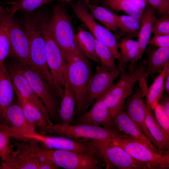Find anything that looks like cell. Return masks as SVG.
Returning <instances> with one entry per match:
<instances>
[{"label": "cell", "instance_id": "1", "mask_svg": "<svg viewBox=\"0 0 169 169\" xmlns=\"http://www.w3.org/2000/svg\"><path fill=\"white\" fill-rule=\"evenodd\" d=\"M50 24L52 34L66 62L83 54L77 44L72 17L59 1L54 9Z\"/></svg>", "mask_w": 169, "mask_h": 169}, {"label": "cell", "instance_id": "2", "mask_svg": "<svg viewBox=\"0 0 169 169\" xmlns=\"http://www.w3.org/2000/svg\"><path fill=\"white\" fill-rule=\"evenodd\" d=\"M43 134L65 137L76 141L92 140L113 141L125 136L115 128L86 124L48 125L42 131Z\"/></svg>", "mask_w": 169, "mask_h": 169}, {"label": "cell", "instance_id": "3", "mask_svg": "<svg viewBox=\"0 0 169 169\" xmlns=\"http://www.w3.org/2000/svg\"><path fill=\"white\" fill-rule=\"evenodd\" d=\"M13 62L27 80L34 92L47 109L52 121L60 124L59 97L54 88L26 63L15 59Z\"/></svg>", "mask_w": 169, "mask_h": 169}, {"label": "cell", "instance_id": "4", "mask_svg": "<svg viewBox=\"0 0 169 169\" xmlns=\"http://www.w3.org/2000/svg\"><path fill=\"white\" fill-rule=\"evenodd\" d=\"M22 25L29 42V55L27 64L54 87L47 62L45 40L33 17H25Z\"/></svg>", "mask_w": 169, "mask_h": 169}, {"label": "cell", "instance_id": "5", "mask_svg": "<svg viewBox=\"0 0 169 169\" xmlns=\"http://www.w3.org/2000/svg\"><path fill=\"white\" fill-rule=\"evenodd\" d=\"M38 27L45 40L47 62L52 82L61 99L64 93V69L66 62L52 34L50 22L47 20L42 21L38 23Z\"/></svg>", "mask_w": 169, "mask_h": 169}, {"label": "cell", "instance_id": "6", "mask_svg": "<svg viewBox=\"0 0 169 169\" xmlns=\"http://www.w3.org/2000/svg\"><path fill=\"white\" fill-rule=\"evenodd\" d=\"M66 65L68 82L76 100L74 118L86 111L85 94L92 75V68L90 63L83 54L66 62Z\"/></svg>", "mask_w": 169, "mask_h": 169}, {"label": "cell", "instance_id": "7", "mask_svg": "<svg viewBox=\"0 0 169 169\" xmlns=\"http://www.w3.org/2000/svg\"><path fill=\"white\" fill-rule=\"evenodd\" d=\"M86 141L95 149L106 169H147L112 141Z\"/></svg>", "mask_w": 169, "mask_h": 169}, {"label": "cell", "instance_id": "8", "mask_svg": "<svg viewBox=\"0 0 169 169\" xmlns=\"http://www.w3.org/2000/svg\"><path fill=\"white\" fill-rule=\"evenodd\" d=\"M112 142L124 149L147 169H169V153L161 154L153 152L140 142L127 136Z\"/></svg>", "mask_w": 169, "mask_h": 169}, {"label": "cell", "instance_id": "9", "mask_svg": "<svg viewBox=\"0 0 169 169\" xmlns=\"http://www.w3.org/2000/svg\"><path fill=\"white\" fill-rule=\"evenodd\" d=\"M45 148L47 153L59 168L65 169H100L105 168L104 163L98 154Z\"/></svg>", "mask_w": 169, "mask_h": 169}, {"label": "cell", "instance_id": "10", "mask_svg": "<svg viewBox=\"0 0 169 169\" xmlns=\"http://www.w3.org/2000/svg\"><path fill=\"white\" fill-rule=\"evenodd\" d=\"M120 68L119 80L103 96V100L109 110L113 122L116 114L124 109L125 100L133 92L137 82L131 70L128 69L126 71L124 68Z\"/></svg>", "mask_w": 169, "mask_h": 169}, {"label": "cell", "instance_id": "11", "mask_svg": "<svg viewBox=\"0 0 169 169\" xmlns=\"http://www.w3.org/2000/svg\"><path fill=\"white\" fill-rule=\"evenodd\" d=\"M79 18L90 31L95 38L107 47L115 59L120 58L118 43L111 31L98 23L90 14L83 0H78L72 5Z\"/></svg>", "mask_w": 169, "mask_h": 169}, {"label": "cell", "instance_id": "12", "mask_svg": "<svg viewBox=\"0 0 169 169\" xmlns=\"http://www.w3.org/2000/svg\"><path fill=\"white\" fill-rule=\"evenodd\" d=\"M19 139L34 140L41 144L43 146L50 149L97 154L94 147L86 141H76L64 136H51L37 131L23 134L20 137Z\"/></svg>", "mask_w": 169, "mask_h": 169}, {"label": "cell", "instance_id": "13", "mask_svg": "<svg viewBox=\"0 0 169 169\" xmlns=\"http://www.w3.org/2000/svg\"><path fill=\"white\" fill-rule=\"evenodd\" d=\"M120 68L108 69L98 66L92 75L86 90L85 107L86 111L98 98L104 95L114 84V81L119 75Z\"/></svg>", "mask_w": 169, "mask_h": 169}, {"label": "cell", "instance_id": "14", "mask_svg": "<svg viewBox=\"0 0 169 169\" xmlns=\"http://www.w3.org/2000/svg\"><path fill=\"white\" fill-rule=\"evenodd\" d=\"M18 143L9 159L2 161L1 169H38V153L41 146L38 142Z\"/></svg>", "mask_w": 169, "mask_h": 169}, {"label": "cell", "instance_id": "15", "mask_svg": "<svg viewBox=\"0 0 169 169\" xmlns=\"http://www.w3.org/2000/svg\"><path fill=\"white\" fill-rule=\"evenodd\" d=\"M2 121L9 125L0 122V129L7 132L11 137L19 139L23 134L37 131L36 128L26 119L17 101L13 102L5 110Z\"/></svg>", "mask_w": 169, "mask_h": 169}, {"label": "cell", "instance_id": "16", "mask_svg": "<svg viewBox=\"0 0 169 169\" xmlns=\"http://www.w3.org/2000/svg\"><path fill=\"white\" fill-rule=\"evenodd\" d=\"M8 34L10 44L8 56L27 63L29 55V42L23 25L8 15Z\"/></svg>", "mask_w": 169, "mask_h": 169}, {"label": "cell", "instance_id": "17", "mask_svg": "<svg viewBox=\"0 0 169 169\" xmlns=\"http://www.w3.org/2000/svg\"><path fill=\"white\" fill-rule=\"evenodd\" d=\"M6 67L14 91L37 107L45 117L49 125L53 124V123L46 107L34 92L27 80L13 61L8 64Z\"/></svg>", "mask_w": 169, "mask_h": 169}, {"label": "cell", "instance_id": "18", "mask_svg": "<svg viewBox=\"0 0 169 169\" xmlns=\"http://www.w3.org/2000/svg\"><path fill=\"white\" fill-rule=\"evenodd\" d=\"M124 108L126 113L138 126L141 132L158 148L156 142L146 125V105L141 97V91L139 87L133 90L131 94L126 98Z\"/></svg>", "mask_w": 169, "mask_h": 169}, {"label": "cell", "instance_id": "19", "mask_svg": "<svg viewBox=\"0 0 169 169\" xmlns=\"http://www.w3.org/2000/svg\"><path fill=\"white\" fill-rule=\"evenodd\" d=\"M103 95L94 102L88 110L74 118L71 124H86L115 128L109 110L103 100Z\"/></svg>", "mask_w": 169, "mask_h": 169}, {"label": "cell", "instance_id": "20", "mask_svg": "<svg viewBox=\"0 0 169 169\" xmlns=\"http://www.w3.org/2000/svg\"><path fill=\"white\" fill-rule=\"evenodd\" d=\"M113 123L114 128L119 131L140 142L153 152L161 154L169 153L162 151L156 146L141 132L124 109L116 114Z\"/></svg>", "mask_w": 169, "mask_h": 169}, {"label": "cell", "instance_id": "21", "mask_svg": "<svg viewBox=\"0 0 169 169\" xmlns=\"http://www.w3.org/2000/svg\"><path fill=\"white\" fill-rule=\"evenodd\" d=\"M65 83L63 95L61 99L59 115L61 123L64 125L71 124L74 117L76 100L74 94L69 84L67 74V65L64 69Z\"/></svg>", "mask_w": 169, "mask_h": 169}, {"label": "cell", "instance_id": "22", "mask_svg": "<svg viewBox=\"0 0 169 169\" xmlns=\"http://www.w3.org/2000/svg\"><path fill=\"white\" fill-rule=\"evenodd\" d=\"M157 18L155 10L150 5H146L143 14L141 27L138 37L140 48L135 63L142 59L151 39L153 26Z\"/></svg>", "mask_w": 169, "mask_h": 169}, {"label": "cell", "instance_id": "23", "mask_svg": "<svg viewBox=\"0 0 169 169\" xmlns=\"http://www.w3.org/2000/svg\"><path fill=\"white\" fill-rule=\"evenodd\" d=\"M147 55V59L143 60L142 62L145 66L148 76L153 78L169 63V47H159L149 52Z\"/></svg>", "mask_w": 169, "mask_h": 169}, {"label": "cell", "instance_id": "24", "mask_svg": "<svg viewBox=\"0 0 169 169\" xmlns=\"http://www.w3.org/2000/svg\"><path fill=\"white\" fill-rule=\"evenodd\" d=\"M15 92L5 64L0 66V120L5 110L13 102Z\"/></svg>", "mask_w": 169, "mask_h": 169}, {"label": "cell", "instance_id": "25", "mask_svg": "<svg viewBox=\"0 0 169 169\" xmlns=\"http://www.w3.org/2000/svg\"><path fill=\"white\" fill-rule=\"evenodd\" d=\"M91 16L110 31L119 29L118 15L107 8L92 3L90 0H83Z\"/></svg>", "mask_w": 169, "mask_h": 169}, {"label": "cell", "instance_id": "26", "mask_svg": "<svg viewBox=\"0 0 169 169\" xmlns=\"http://www.w3.org/2000/svg\"><path fill=\"white\" fill-rule=\"evenodd\" d=\"M145 123L151 135L157 144L158 148L162 151L169 152V134L157 123L153 112L147 106Z\"/></svg>", "mask_w": 169, "mask_h": 169}, {"label": "cell", "instance_id": "27", "mask_svg": "<svg viewBox=\"0 0 169 169\" xmlns=\"http://www.w3.org/2000/svg\"><path fill=\"white\" fill-rule=\"evenodd\" d=\"M17 101L21 105L28 121L36 129L41 131L49 125L43 114L35 106L15 91Z\"/></svg>", "mask_w": 169, "mask_h": 169}, {"label": "cell", "instance_id": "28", "mask_svg": "<svg viewBox=\"0 0 169 169\" xmlns=\"http://www.w3.org/2000/svg\"><path fill=\"white\" fill-rule=\"evenodd\" d=\"M169 73V63L166 64L161 71L154 78L153 83L149 87L146 97V105L152 112L155 107L162 96L164 90V79Z\"/></svg>", "mask_w": 169, "mask_h": 169}, {"label": "cell", "instance_id": "29", "mask_svg": "<svg viewBox=\"0 0 169 169\" xmlns=\"http://www.w3.org/2000/svg\"><path fill=\"white\" fill-rule=\"evenodd\" d=\"M118 47L120 50L119 67L125 68L128 63H135L140 48L138 41L129 37H124L118 43Z\"/></svg>", "mask_w": 169, "mask_h": 169}, {"label": "cell", "instance_id": "30", "mask_svg": "<svg viewBox=\"0 0 169 169\" xmlns=\"http://www.w3.org/2000/svg\"><path fill=\"white\" fill-rule=\"evenodd\" d=\"M76 36L78 47L82 53L90 59L100 63L95 52V38L92 33L79 27Z\"/></svg>", "mask_w": 169, "mask_h": 169}, {"label": "cell", "instance_id": "31", "mask_svg": "<svg viewBox=\"0 0 169 169\" xmlns=\"http://www.w3.org/2000/svg\"><path fill=\"white\" fill-rule=\"evenodd\" d=\"M120 35L131 38L138 37L141 25V20L129 15L118 16Z\"/></svg>", "mask_w": 169, "mask_h": 169}, {"label": "cell", "instance_id": "32", "mask_svg": "<svg viewBox=\"0 0 169 169\" xmlns=\"http://www.w3.org/2000/svg\"><path fill=\"white\" fill-rule=\"evenodd\" d=\"M55 0H16L7 2L8 6L5 9L8 15L13 17L18 11L32 12L44 5Z\"/></svg>", "mask_w": 169, "mask_h": 169}, {"label": "cell", "instance_id": "33", "mask_svg": "<svg viewBox=\"0 0 169 169\" xmlns=\"http://www.w3.org/2000/svg\"><path fill=\"white\" fill-rule=\"evenodd\" d=\"M105 3L113 11H122L141 20L144 11L127 0H105Z\"/></svg>", "mask_w": 169, "mask_h": 169}, {"label": "cell", "instance_id": "34", "mask_svg": "<svg viewBox=\"0 0 169 169\" xmlns=\"http://www.w3.org/2000/svg\"><path fill=\"white\" fill-rule=\"evenodd\" d=\"M95 52L101 68L113 69L117 67L115 63V59L110 49L95 38Z\"/></svg>", "mask_w": 169, "mask_h": 169}, {"label": "cell", "instance_id": "35", "mask_svg": "<svg viewBox=\"0 0 169 169\" xmlns=\"http://www.w3.org/2000/svg\"><path fill=\"white\" fill-rule=\"evenodd\" d=\"M8 23V14L0 25V66L5 64V60L8 56L10 51Z\"/></svg>", "mask_w": 169, "mask_h": 169}, {"label": "cell", "instance_id": "36", "mask_svg": "<svg viewBox=\"0 0 169 169\" xmlns=\"http://www.w3.org/2000/svg\"><path fill=\"white\" fill-rule=\"evenodd\" d=\"M127 68L132 71L135 76L137 81L139 82L141 91V97H146L149 87L147 84L148 76L146 72L145 65L141 62L138 65H136L135 63L130 64Z\"/></svg>", "mask_w": 169, "mask_h": 169}, {"label": "cell", "instance_id": "37", "mask_svg": "<svg viewBox=\"0 0 169 169\" xmlns=\"http://www.w3.org/2000/svg\"><path fill=\"white\" fill-rule=\"evenodd\" d=\"M10 137L7 132L0 129V158L2 161L8 160L13 151L10 143Z\"/></svg>", "mask_w": 169, "mask_h": 169}, {"label": "cell", "instance_id": "38", "mask_svg": "<svg viewBox=\"0 0 169 169\" xmlns=\"http://www.w3.org/2000/svg\"><path fill=\"white\" fill-rule=\"evenodd\" d=\"M165 13L160 18H157L152 29L154 36L158 35H169V15Z\"/></svg>", "mask_w": 169, "mask_h": 169}, {"label": "cell", "instance_id": "39", "mask_svg": "<svg viewBox=\"0 0 169 169\" xmlns=\"http://www.w3.org/2000/svg\"><path fill=\"white\" fill-rule=\"evenodd\" d=\"M38 169H57L59 167L48 155L45 147H40L38 153Z\"/></svg>", "mask_w": 169, "mask_h": 169}, {"label": "cell", "instance_id": "40", "mask_svg": "<svg viewBox=\"0 0 169 169\" xmlns=\"http://www.w3.org/2000/svg\"><path fill=\"white\" fill-rule=\"evenodd\" d=\"M153 111L157 123L169 134V116L166 113L162 106L158 103L155 107Z\"/></svg>", "mask_w": 169, "mask_h": 169}, {"label": "cell", "instance_id": "41", "mask_svg": "<svg viewBox=\"0 0 169 169\" xmlns=\"http://www.w3.org/2000/svg\"><path fill=\"white\" fill-rule=\"evenodd\" d=\"M150 5L158 14L162 16L169 14V0H146Z\"/></svg>", "mask_w": 169, "mask_h": 169}, {"label": "cell", "instance_id": "42", "mask_svg": "<svg viewBox=\"0 0 169 169\" xmlns=\"http://www.w3.org/2000/svg\"><path fill=\"white\" fill-rule=\"evenodd\" d=\"M148 44L159 47H169V35H154L151 39Z\"/></svg>", "mask_w": 169, "mask_h": 169}, {"label": "cell", "instance_id": "43", "mask_svg": "<svg viewBox=\"0 0 169 169\" xmlns=\"http://www.w3.org/2000/svg\"><path fill=\"white\" fill-rule=\"evenodd\" d=\"M158 103L162 106L166 113L169 116V94L166 93V94H163Z\"/></svg>", "mask_w": 169, "mask_h": 169}, {"label": "cell", "instance_id": "44", "mask_svg": "<svg viewBox=\"0 0 169 169\" xmlns=\"http://www.w3.org/2000/svg\"><path fill=\"white\" fill-rule=\"evenodd\" d=\"M141 9L144 11L147 2L146 0H127Z\"/></svg>", "mask_w": 169, "mask_h": 169}, {"label": "cell", "instance_id": "45", "mask_svg": "<svg viewBox=\"0 0 169 169\" xmlns=\"http://www.w3.org/2000/svg\"><path fill=\"white\" fill-rule=\"evenodd\" d=\"M164 90L166 93H169V73L166 76L164 83Z\"/></svg>", "mask_w": 169, "mask_h": 169}, {"label": "cell", "instance_id": "46", "mask_svg": "<svg viewBox=\"0 0 169 169\" xmlns=\"http://www.w3.org/2000/svg\"><path fill=\"white\" fill-rule=\"evenodd\" d=\"M5 9L2 7L0 8V25L8 14Z\"/></svg>", "mask_w": 169, "mask_h": 169}, {"label": "cell", "instance_id": "47", "mask_svg": "<svg viewBox=\"0 0 169 169\" xmlns=\"http://www.w3.org/2000/svg\"><path fill=\"white\" fill-rule=\"evenodd\" d=\"M73 0H59V1H61L62 3L69 2Z\"/></svg>", "mask_w": 169, "mask_h": 169}, {"label": "cell", "instance_id": "48", "mask_svg": "<svg viewBox=\"0 0 169 169\" xmlns=\"http://www.w3.org/2000/svg\"><path fill=\"white\" fill-rule=\"evenodd\" d=\"M94 0L96 1H100V0Z\"/></svg>", "mask_w": 169, "mask_h": 169}, {"label": "cell", "instance_id": "49", "mask_svg": "<svg viewBox=\"0 0 169 169\" xmlns=\"http://www.w3.org/2000/svg\"><path fill=\"white\" fill-rule=\"evenodd\" d=\"M1 7H2V6L0 5V8H1Z\"/></svg>", "mask_w": 169, "mask_h": 169}, {"label": "cell", "instance_id": "50", "mask_svg": "<svg viewBox=\"0 0 169 169\" xmlns=\"http://www.w3.org/2000/svg\"><path fill=\"white\" fill-rule=\"evenodd\" d=\"M1 164H0V166Z\"/></svg>", "mask_w": 169, "mask_h": 169}]
</instances>
